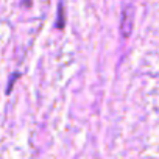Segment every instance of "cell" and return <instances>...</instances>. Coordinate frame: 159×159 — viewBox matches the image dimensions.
<instances>
[{"mask_svg": "<svg viewBox=\"0 0 159 159\" xmlns=\"http://www.w3.org/2000/svg\"><path fill=\"white\" fill-rule=\"evenodd\" d=\"M134 0H122V13H120V36L128 39L134 27Z\"/></svg>", "mask_w": 159, "mask_h": 159, "instance_id": "6da1fadb", "label": "cell"}, {"mask_svg": "<svg viewBox=\"0 0 159 159\" xmlns=\"http://www.w3.org/2000/svg\"><path fill=\"white\" fill-rule=\"evenodd\" d=\"M58 28H64V10H62V3H59L58 7V22H56Z\"/></svg>", "mask_w": 159, "mask_h": 159, "instance_id": "7a4b0ae2", "label": "cell"}]
</instances>
